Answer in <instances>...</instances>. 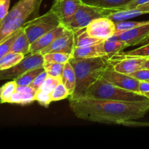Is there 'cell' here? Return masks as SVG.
I'll return each mask as SVG.
<instances>
[{"mask_svg":"<svg viewBox=\"0 0 149 149\" xmlns=\"http://www.w3.org/2000/svg\"><path fill=\"white\" fill-rule=\"evenodd\" d=\"M61 23L56 14L50 9L43 15L34 17L26 22L23 25V29L31 45L36 39L58 27Z\"/></svg>","mask_w":149,"mask_h":149,"instance_id":"obj_4","label":"cell"},{"mask_svg":"<svg viewBox=\"0 0 149 149\" xmlns=\"http://www.w3.org/2000/svg\"><path fill=\"white\" fill-rule=\"evenodd\" d=\"M84 4L107 10L125 9L132 0H81Z\"/></svg>","mask_w":149,"mask_h":149,"instance_id":"obj_17","label":"cell"},{"mask_svg":"<svg viewBox=\"0 0 149 149\" xmlns=\"http://www.w3.org/2000/svg\"><path fill=\"white\" fill-rule=\"evenodd\" d=\"M61 81L69 92L70 97L74 94L77 86V78L74 70L69 62L64 64L63 71L61 76Z\"/></svg>","mask_w":149,"mask_h":149,"instance_id":"obj_19","label":"cell"},{"mask_svg":"<svg viewBox=\"0 0 149 149\" xmlns=\"http://www.w3.org/2000/svg\"><path fill=\"white\" fill-rule=\"evenodd\" d=\"M105 56L106 55L102 50L100 43L95 45H90V46L87 47H75L72 55V57L81 58H97V57Z\"/></svg>","mask_w":149,"mask_h":149,"instance_id":"obj_18","label":"cell"},{"mask_svg":"<svg viewBox=\"0 0 149 149\" xmlns=\"http://www.w3.org/2000/svg\"><path fill=\"white\" fill-rule=\"evenodd\" d=\"M30 47L31 43L23 29L21 33L17 36L13 45H12L10 52L23 54L26 56L30 54Z\"/></svg>","mask_w":149,"mask_h":149,"instance_id":"obj_20","label":"cell"},{"mask_svg":"<svg viewBox=\"0 0 149 149\" xmlns=\"http://www.w3.org/2000/svg\"><path fill=\"white\" fill-rule=\"evenodd\" d=\"M113 36L126 42L129 47L145 43L149 39V23Z\"/></svg>","mask_w":149,"mask_h":149,"instance_id":"obj_13","label":"cell"},{"mask_svg":"<svg viewBox=\"0 0 149 149\" xmlns=\"http://www.w3.org/2000/svg\"><path fill=\"white\" fill-rule=\"evenodd\" d=\"M90 36L101 40L112 37L116 33L115 22L106 17L93 20L85 29Z\"/></svg>","mask_w":149,"mask_h":149,"instance_id":"obj_9","label":"cell"},{"mask_svg":"<svg viewBox=\"0 0 149 149\" xmlns=\"http://www.w3.org/2000/svg\"><path fill=\"white\" fill-rule=\"evenodd\" d=\"M48 74H47L46 71H44L42 74H39L34 80L31 82V84H30V86L31 87H33L35 90H38L41 87V86L42 85V84L44 83V81H45L46 78L47 77Z\"/></svg>","mask_w":149,"mask_h":149,"instance_id":"obj_34","label":"cell"},{"mask_svg":"<svg viewBox=\"0 0 149 149\" xmlns=\"http://www.w3.org/2000/svg\"><path fill=\"white\" fill-rule=\"evenodd\" d=\"M24 58L25 55L23 54L9 52L0 59V71L14 66L20 63Z\"/></svg>","mask_w":149,"mask_h":149,"instance_id":"obj_22","label":"cell"},{"mask_svg":"<svg viewBox=\"0 0 149 149\" xmlns=\"http://www.w3.org/2000/svg\"><path fill=\"white\" fill-rule=\"evenodd\" d=\"M35 100L39 102V104L47 107L52 101V95L49 93H45L41 90H37L35 95Z\"/></svg>","mask_w":149,"mask_h":149,"instance_id":"obj_32","label":"cell"},{"mask_svg":"<svg viewBox=\"0 0 149 149\" xmlns=\"http://www.w3.org/2000/svg\"><path fill=\"white\" fill-rule=\"evenodd\" d=\"M102 50L105 55L109 58H112L122 52L123 49L128 47L129 45L125 42L116 39L114 36L100 43Z\"/></svg>","mask_w":149,"mask_h":149,"instance_id":"obj_15","label":"cell"},{"mask_svg":"<svg viewBox=\"0 0 149 149\" xmlns=\"http://www.w3.org/2000/svg\"><path fill=\"white\" fill-rule=\"evenodd\" d=\"M82 3L81 0H55L51 10L56 14L63 24L66 25Z\"/></svg>","mask_w":149,"mask_h":149,"instance_id":"obj_12","label":"cell"},{"mask_svg":"<svg viewBox=\"0 0 149 149\" xmlns=\"http://www.w3.org/2000/svg\"><path fill=\"white\" fill-rule=\"evenodd\" d=\"M61 83H62L61 77H54L48 75L42 85L38 90L52 94V92L53 91L54 89Z\"/></svg>","mask_w":149,"mask_h":149,"instance_id":"obj_29","label":"cell"},{"mask_svg":"<svg viewBox=\"0 0 149 149\" xmlns=\"http://www.w3.org/2000/svg\"><path fill=\"white\" fill-rule=\"evenodd\" d=\"M43 64L44 58L42 54L40 52L30 53L26 55L20 63L14 66L7 69L1 70L0 80H14L30 70L43 67Z\"/></svg>","mask_w":149,"mask_h":149,"instance_id":"obj_6","label":"cell"},{"mask_svg":"<svg viewBox=\"0 0 149 149\" xmlns=\"http://www.w3.org/2000/svg\"><path fill=\"white\" fill-rule=\"evenodd\" d=\"M67 29V27L64 24L61 23L58 27L55 28L54 29L51 30L50 31L47 32L43 36L39 37L36 39L35 42L31 45L30 53H37L43 50L45 48L49 46L54 40L59 37L61 35L65 32Z\"/></svg>","mask_w":149,"mask_h":149,"instance_id":"obj_14","label":"cell"},{"mask_svg":"<svg viewBox=\"0 0 149 149\" xmlns=\"http://www.w3.org/2000/svg\"><path fill=\"white\" fill-rule=\"evenodd\" d=\"M129 76L133 77L135 79L141 81H149V69L147 68H140L135 72L129 74Z\"/></svg>","mask_w":149,"mask_h":149,"instance_id":"obj_33","label":"cell"},{"mask_svg":"<svg viewBox=\"0 0 149 149\" xmlns=\"http://www.w3.org/2000/svg\"><path fill=\"white\" fill-rule=\"evenodd\" d=\"M75 48V33L67 28L62 35L54 40L50 45L40 52L45 55L49 52H63L73 55Z\"/></svg>","mask_w":149,"mask_h":149,"instance_id":"obj_10","label":"cell"},{"mask_svg":"<svg viewBox=\"0 0 149 149\" xmlns=\"http://www.w3.org/2000/svg\"><path fill=\"white\" fill-rule=\"evenodd\" d=\"M149 23V20L145 21H120L115 23V27H116V33L115 35L119 34L126 31L130 30L134 28L138 27V26H143V25L147 24Z\"/></svg>","mask_w":149,"mask_h":149,"instance_id":"obj_26","label":"cell"},{"mask_svg":"<svg viewBox=\"0 0 149 149\" xmlns=\"http://www.w3.org/2000/svg\"><path fill=\"white\" fill-rule=\"evenodd\" d=\"M36 93V92H33V93L22 94V102L20 105H27L29 104V103H31L33 101H34Z\"/></svg>","mask_w":149,"mask_h":149,"instance_id":"obj_36","label":"cell"},{"mask_svg":"<svg viewBox=\"0 0 149 149\" xmlns=\"http://www.w3.org/2000/svg\"><path fill=\"white\" fill-rule=\"evenodd\" d=\"M17 84L15 80L7 81L0 87V103H9L10 99L16 91Z\"/></svg>","mask_w":149,"mask_h":149,"instance_id":"obj_24","label":"cell"},{"mask_svg":"<svg viewBox=\"0 0 149 149\" xmlns=\"http://www.w3.org/2000/svg\"><path fill=\"white\" fill-rule=\"evenodd\" d=\"M101 39L90 36L85 29L75 33V47H87L90 45H95L101 43Z\"/></svg>","mask_w":149,"mask_h":149,"instance_id":"obj_21","label":"cell"},{"mask_svg":"<svg viewBox=\"0 0 149 149\" xmlns=\"http://www.w3.org/2000/svg\"><path fill=\"white\" fill-rule=\"evenodd\" d=\"M51 95H52V101H58L70 97L69 92L63 83L59 84L54 89Z\"/></svg>","mask_w":149,"mask_h":149,"instance_id":"obj_31","label":"cell"},{"mask_svg":"<svg viewBox=\"0 0 149 149\" xmlns=\"http://www.w3.org/2000/svg\"><path fill=\"white\" fill-rule=\"evenodd\" d=\"M68 62L72 65L77 78V86L69 99L85 97L89 87L101 77L103 71L111 63V58H81L71 57Z\"/></svg>","mask_w":149,"mask_h":149,"instance_id":"obj_2","label":"cell"},{"mask_svg":"<svg viewBox=\"0 0 149 149\" xmlns=\"http://www.w3.org/2000/svg\"><path fill=\"white\" fill-rule=\"evenodd\" d=\"M42 0H19L9 11L4 19L0 20V27L22 17L34 18L38 14Z\"/></svg>","mask_w":149,"mask_h":149,"instance_id":"obj_7","label":"cell"},{"mask_svg":"<svg viewBox=\"0 0 149 149\" xmlns=\"http://www.w3.org/2000/svg\"><path fill=\"white\" fill-rule=\"evenodd\" d=\"M69 106L79 119L103 124L127 125L146 114L149 99L132 102L83 97L69 99Z\"/></svg>","mask_w":149,"mask_h":149,"instance_id":"obj_1","label":"cell"},{"mask_svg":"<svg viewBox=\"0 0 149 149\" xmlns=\"http://www.w3.org/2000/svg\"><path fill=\"white\" fill-rule=\"evenodd\" d=\"M72 55L63 52H49L43 55L44 62L57 63L65 64L69 61Z\"/></svg>","mask_w":149,"mask_h":149,"instance_id":"obj_25","label":"cell"},{"mask_svg":"<svg viewBox=\"0 0 149 149\" xmlns=\"http://www.w3.org/2000/svg\"><path fill=\"white\" fill-rule=\"evenodd\" d=\"M120 56H138V57H147L149 58V40L143 46L125 52H120L118 54Z\"/></svg>","mask_w":149,"mask_h":149,"instance_id":"obj_30","label":"cell"},{"mask_svg":"<svg viewBox=\"0 0 149 149\" xmlns=\"http://www.w3.org/2000/svg\"><path fill=\"white\" fill-rule=\"evenodd\" d=\"M144 95H146L147 97H148V98H149V93H145V94H144Z\"/></svg>","mask_w":149,"mask_h":149,"instance_id":"obj_40","label":"cell"},{"mask_svg":"<svg viewBox=\"0 0 149 149\" xmlns=\"http://www.w3.org/2000/svg\"><path fill=\"white\" fill-rule=\"evenodd\" d=\"M43 67L49 76L54 77H61L63 71L64 64L57 63L44 62Z\"/></svg>","mask_w":149,"mask_h":149,"instance_id":"obj_27","label":"cell"},{"mask_svg":"<svg viewBox=\"0 0 149 149\" xmlns=\"http://www.w3.org/2000/svg\"><path fill=\"white\" fill-rule=\"evenodd\" d=\"M147 68V69H149V58L147 61H146L145 62L143 63V64L142 65V68Z\"/></svg>","mask_w":149,"mask_h":149,"instance_id":"obj_39","label":"cell"},{"mask_svg":"<svg viewBox=\"0 0 149 149\" xmlns=\"http://www.w3.org/2000/svg\"><path fill=\"white\" fill-rule=\"evenodd\" d=\"M85 97L119 101H142L148 100L144 95L116 87L100 77L87 90Z\"/></svg>","mask_w":149,"mask_h":149,"instance_id":"obj_3","label":"cell"},{"mask_svg":"<svg viewBox=\"0 0 149 149\" xmlns=\"http://www.w3.org/2000/svg\"><path fill=\"white\" fill-rule=\"evenodd\" d=\"M101 77L116 87L139 93V80L135 79L127 74L115 71L112 62L103 71Z\"/></svg>","mask_w":149,"mask_h":149,"instance_id":"obj_8","label":"cell"},{"mask_svg":"<svg viewBox=\"0 0 149 149\" xmlns=\"http://www.w3.org/2000/svg\"><path fill=\"white\" fill-rule=\"evenodd\" d=\"M109 10L82 3L70 22L65 25L74 33L82 31L95 19L106 17Z\"/></svg>","mask_w":149,"mask_h":149,"instance_id":"obj_5","label":"cell"},{"mask_svg":"<svg viewBox=\"0 0 149 149\" xmlns=\"http://www.w3.org/2000/svg\"><path fill=\"white\" fill-rule=\"evenodd\" d=\"M45 71L44 67H40V68H34L30 71H27L25 74H22L19 77L14 79L16 81L17 85L19 86H27L30 85L32 81L38 77L40 74H42Z\"/></svg>","mask_w":149,"mask_h":149,"instance_id":"obj_23","label":"cell"},{"mask_svg":"<svg viewBox=\"0 0 149 149\" xmlns=\"http://www.w3.org/2000/svg\"><path fill=\"white\" fill-rule=\"evenodd\" d=\"M148 59L147 57L120 56L117 55L112 57L111 62L115 71L129 75L142 68L143 63Z\"/></svg>","mask_w":149,"mask_h":149,"instance_id":"obj_11","label":"cell"},{"mask_svg":"<svg viewBox=\"0 0 149 149\" xmlns=\"http://www.w3.org/2000/svg\"><path fill=\"white\" fill-rule=\"evenodd\" d=\"M23 31V27L17 30V31L15 32L14 33L9 36L7 39L3 41L1 44H0V59L9 52H10V49H11L12 45L14 43L15 40L17 39V36L20 35L21 31Z\"/></svg>","mask_w":149,"mask_h":149,"instance_id":"obj_28","label":"cell"},{"mask_svg":"<svg viewBox=\"0 0 149 149\" xmlns=\"http://www.w3.org/2000/svg\"><path fill=\"white\" fill-rule=\"evenodd\" d=\"M22 102V94L19 92L15 91L13 94L10 99L9 103H13V104H21Z\"/></svg>","mask_w":149,"mask_h":149,"instance_id":"obj_37","label":"cell"},{"mask_svg":"<svg viewBox=\"0 0 149 149\" xmlns=\"http://www.w3.org/2000/svg\"><path fill=\"white\" fill-rule=\"evenodd\" d=\"M146 93H149V81H140L139 93L144 95Z\"/></svg>","mask_w":149,"mask_h":149,"instance_id":"obj_38","label":"cell"},{"mask_svg":"<svg viewBox=\"0 0 149 149\" xmlns=\"http://www.w3.org/2000/svg\"><path fill=\"white\" fill-rule=\"evenodd\" d=\"M10 0H0V20L4 18L9 13Z\"/></svg>","mask_w":149,"mask_h":149,"instance_id":"obj_35","label":"cell"},{"mask_svg":"<svg viewBox=\"0 0 149 149\" xmlns=\"http://www.w3.org/2000/svg\"><path fill=\"white\" fill-rule=\"evenodd\" d=\"M149 14L148 12L143 11L139 9H119V10H110L106 17L111 19L113 22H120L129 20L142 15Z\"/></svg>","mask_w":149,"mask_h":149,"instance_id":"obj_16","label":"cell"}]
</instances>
